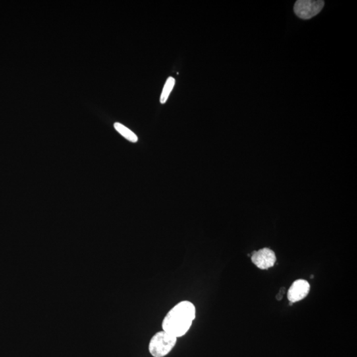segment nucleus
Returning <instances> with one entry per match:
<instances>
[{"mask_svg":"<svg viewBox=\"0 0 357 357\" xmlns=\"http://www.w3.org/2000/svg\"><path fill=\"white\" fill-rule=\"evenodd\" d=\"M275 252L269 248H263L253 253L252 261L260 269H268L275 264Z\"/></svg>","mask_w":357,"mask_h":357,"instance_id":"obj_4","label":"nucleus"},{"mask_svg":"<svg viewBox=\"0 0 357 357\" xmlns=\"http://www.w3.org/2000/svg\"><path fill=\"white\" fill-rule=\"evenodd\" d=\"M283 297V294L281 293V292H279V294H277V299L278 300H281L282 298Z\"/></svg>","mask_w":357,"mask_h":357,"instance_id":"obj_8","label":"nucleus"},{"mask_svg":"<svg viewBox=\"0 0 357 357\" xmlns=\"http://www.w3.org/2000/svg\"><path fill=\"white\" fill-rule=\"evenodd\" d=\"M324 6L321 0H298L294 6L296 15L302 20H310L319 13Z\"/></svg>","mask_w":357,"mask_h":357,"instance_id":"obj_3","label":"nucleus"},{"mask_svg":"<svg viewBox=\"0 0 357 357\" xmlns=\"http://www.w3.org/2000/svg\"><path fill=\"white\" fill-rule=\"evenodd\" d=\"M114 127L120 134H121L122 136L127 139L130 142H137V141H138V136L131 130L126 127L123 124H120L119 122H116V123L114 124Z\"/></svg>","mask_w":357,"mask_h":357,"instance_id":"obj_6","label":"nucleus"},{"mask_svg":"<svg viewBox=\"0 0 357 357\" xmlns=\"http://www.w3.org/2000/svg\"><path fill=\"white\" fill-rule=\"evenodd\" d=\"M175 84V80L173 77H169V78H167V80H166L160 96V103L161 104H164V103L167 101V99L169 98L170 93H171V91L173 90Z\"/></svg>","mask_w":357,"mask_h":357,"instance_id":"obj_7","label":"nucleus"},{"mask_svg":"<svg viewBox=\"0 0 357 357\" xmlns=\"http://www.w3.org/2000/svg\"><path fill=\"white\" fill-rule=\"evenodd\" d=\"M177 338L165 331L157 332L151 337L149 351L153 357H163L169 354L175 346Z\"/></svg>","mask_w":357,"mask_h":357,"instance_id":"obj_2","label":"nucleus"},{"mask_svg":"<svg viewBox=\"0 0 357 357\" xmlns=\"http://www.w3.org/2000/svg\"><path fill=\"white\" fill-rule=\"evenodd\" d=\"M196 317V308L190 301H182L166 314L162 321L163 331L178 338L186 335Z\"/></svg>","mask_w":357,"mask_h":357,"instance_id":"obj_1","label":"nucleus"},{"mask_svg":"<svg viewBox=\"0 0 357 357\" xmlns=\"http://www.w3.org/2000/svg\"><path fill=\"white\" fill-rule=\"evenodd\" d=\"M310 286L308 281L299 279L294 281L288 291V299L290 302H298L306 298L310 291Z\"/></svg>","mask_w":357,"mask_h":357,"instance_id":"obj_5","label":"nucleus"}]
</instances>
